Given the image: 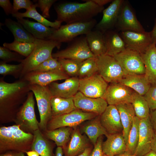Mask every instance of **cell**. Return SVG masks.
<instances>
[{"instance_id":"49","label":"cell","mask_w":156,"mask_h":156,"mask_svg":"<svg viewBox=\"0 0 156 156\" xmlns=\"http://www.w3.org/2000/svg\"><path fill=\"white\" fill-rule=\"evenodd\" d=\"M0 156H25L24 153L21 151H10L0 154Z\"/></svg>"},{"instance_id":"7","label":"cell","mask_w":156,"mask_h":156,"mask_svg":"<svg viewBox=\"0 0 156 156\" xmlns=\"http://www.w3.org/2000/svg\"><path fill=\"white\" fill-rule=\"evenodd\" d=\"M70 42L65 49L52 53V57L81 61L95 57L89 49L85 36L77 37Z\"/></svg>"},{"instance_id":"2","label":"cell","mask_w":156,"mask_h":156,"mask_svg":"<svg viewBox=\"0 0 156 156\" xmlns=\"http://www.w3.org/2000/svg\"><path fill=\"white\" fill-rule=\"evenodd\" d=\"M80 3L67 2L61 3L55 6L57 14L56 20L66 24L88 21L103 12L104 6H101L91 0H83Z\"/></svg>"},{"instance_id":"41","label":"cell","mask_w":156,"mask_h":156,"mask_svg":"<svg viewBox=\"0 0 156 156\" xmlns=\"http://www.w3.org/2000/svg\"><path fill=\"white\" fill-rule=\"evenodd\" d=\"M23 68V65L21 63L18 64H11L1 61L0 74L4 76L10 75L15 78H20Z\"/></svg>"},{"instance_id":"59","label":"cell","mask_w":156,"mask_h":156,"mask_svg":"<svg viewBox=\"0 0 156 156\" xmlns=\"http://www.w3.org/2000/svg\"><path fill=\"white\" fill-rule=\"evenodd\" d=\"M103 156H107V155H105L104 154H103Z\"/></svg>"},{"instance_id":"56","label":"cell","mask_w":156,"mask_h":156,"mask_svg":"<svg viewBox=\"0 0 156 156\" xmlns=\"http://www.w3.org/2000/svg\"><path fill=\"white\" fill-rule=\"evenodd\" d=\"M55 156H63V151L62 147H57L56 151Z\"/></svg>"},{"instance_id":"34","label":"cell","mask_w":156,"mask_h":156,"mask_svg":"<svg viewBox=\"0 0 156 156\" xmlns=\"http://www.w3.org/2000/svg\"><path fill=\"white\" fill-rule=\"evenodd\" d=\"M33 134L34 139L31 150L36 151L40 156H53L51 144L40 130L34 131Z\"/></svg>"},{"instance_id":"54","label":"cell","mask_w":156,"mask_h":156,"mask_svg":"<svg viewBox=\"0 0 156 156\" xmlns=\"http://www.w3.org/2000/svg\"><path fill=\"white\" fill-rule=\"evenodd\" d=\"M91 152V148L88 147L86 148L83 152L77 156H90Z\"/></svg>"},{"instance_id":"14","label":"cell","mask_w":156,"mask_h":156,"mask_svg":"<svg viewBox=\"0 0 156 156\" xmlns=\"http://www.w3.org/2000/svg\"><path fill=\"white\" fill-rule=\"evenodd\" d=\"M119 34L127 48L140 54L145 52L152 44L150 32L127 30L121 31Z\"/></svg>"},{"instance_id":"29","label":"cell","mask_w":156,"mask_h":156,"mask_svg":"<svg viewBox=\"0 0 156 156\" xmlns=\"http://www.w3.org/2000/svg\"><path fill=\"white\" fill-rule=\"evenodd\" d=\"M87 138L77 129L73 131L71 139L65 150V156H76L81 153L88 147Z\"/></svg>"},{"instance_id":"19","label":"cell","mask_w":156,"mask_h":156,"mask_svg":"<svg viewBox=\"0 0 156 156\" xmlns=\"http://www.w3.org/2000/svg\"><path fill=\"white\" fill-rule=\"evenodd\" d=\"M123 0H113L109 5L104 9L102 18L95 25V29L104 33L115 28Z\"/></svg>"},{"instance_id":"12","label":"cell","mask_w":156,"mask_h":156,"mask_svg":"<svg viewBox=\"0 0 156 156\" xmlns=\"http://www.w3.org/2000/svg\"><path fill=\"white\" fill-rule=\"evenodd\" d=\"M108 86L97 73L90 77L79 79V91L88 97L104 98Z\"/></svg>"},{"instance_id":"15","label":"cell","mask_w":156,"mask_h":156,"mask_svg":"<svg viewBox=\"0 0 156 156\" xmlns=\"http://www.w3.org/2000/svg\"><path fill=\"white\" fill-rule=\"evenodd\" d=\"M73 99L77 109L85 112L94 113L100 116L108 106L107 101L104 98L88 97L79 91Z\"/></svg>"},{"instance_id":"39","label":"cell","mask_w":156,"mask_h":156,"mask_svg":"<svg viewBox=\"0 0 156 156\" xmlns=\"http://www.w3.org/2000/svg\"><path fill=\"white\" fill-rule=\"evenodd\" d=\"M98 71L97 57H94L83 61L79 71L78 77L79 79L90 77Z\"/></svg>"},{"instance_id":"24","label":"cell","mask_w":156,"mask_h":156,"mask_svg":"<svg viewBox=\"0 0 156 156\" xmlns=\"http://www.w3.org/2000/svg\"><path fill=\"white\" fill-rule=\"evenodd\" d=\"M18 22L36 38L47 39L56 29L46 26L38 22L23 18H16Z\"/></svg>"},{"instance_id":"26","label":"cell","mask_w":156,"mask_h":156,"mask_svg":"<svg viewBox=\"0 0 156 156\" xmlns=\"http://www.w3.org/2000/svg\"><path fill=\"white\" fill-rule=\"evenodd\" d=\"M104 34L107 49L106 54L114 57L127 48L125 42L118 31L112 29Z\"/></svg>"},{"instance_id":"51","label":"cell","mask_w":156,"mask_h":156,"mask_svg":"<svg viewBox=\"0 0 156 156\" xmlns=\"http://www.w3.org/2000/svg\"><path fill=\"white\" fill-rule=\"evenodd\" d=\"M150 32L152 44L155 45L156 44V17L155 19V23L153 29Z\"/></svg>"},{"instance_id":"10","label":"cell","mask_w":156,"mask_h":156,"mask_svg":"<svg viewBox=\"0 0 156 156\" xmlns=\"http://www.w3.org/2000/svg\"><path fill=\"white\" fill-rule=\"evenodd\" d=\"M34 95L32 91L28 93L26 100L16 115L18 125H20L21 129L30 133L39 129V122L35 112Z\"/></svg>"},{"instance_id":"31","label":"cell","mask_w":156,"mask_h":156,"mask_svg":"<svg viewBox=\"0 0 156 156\" xmlns=\"http://www.w3.org/2000/svg\"><path fill=\"white\" fill-rule=\"evenodd\" d=\"M51 102L53 116L68 113L77 109L73 97L54 96L52 97Z\"/></svg>"},{"instance_id":"55","label":"cell","mask_w":156,"mask_h":156,"mask_svg":"<svg viewBox=\"0 0 156 156\" xmlns=\"http://www.w3.org/2000/svg\"><path fill=\"white\" fill-rule=\"evenodd\" d=\"M28 156H40L39 155L36 151L31 150L25 152Z\"/></svg>"},{"instance_id":"40","label":"cell","mask_w":156,"mask_h":156,"mask_svg":"<svg viewBox=\"0 0 156 156\" xmlns=\"http://www.w3.org/2000/svg\"><path fill=\"white\" fill-rule=\"evenodd\" d=\"M64 71L70 77H78L79 71L83 61L64 58H57Z\"/></svg>"},{"instance_id":"8","label":"cell","mask_w":156,"mask_h":156,"mask_svg":"<svg viewBox=\"0 0 156 156\" xmlns=\"http://www.w3.org/2000/svg\"><path fill=\"white\" fill-rule=\"evenodd\" d=\"M98 116L94 113L85 112L77 109L68 113L53 116L47 124V130H53L63 127H75Z\"/></svg>"},{"instance_id":"5","label":"cell","mask_w":156,"mask_h":156,"mask_svg":"<svg viewBox=\"0 0 156 156\" xmlns=\"http://www.w3.org/2000/svg\"><path fill=\"white\" fill-rule=\"evenodd\" d=\"M97 23L94 18L86 22L66 24L56 29L47 40H53L61 43L69 42L79 36L86 35L92 30Z\"/></svg>"},{"instance_id":"16","label":"cell","mask_w":156,"mask_h":156,"mask_svg":"<svg viewBox=\"0 0 156 156\" xmlns=\"http://www.w3.org/2000/svg\"><path fill=\"white\" fill-rule=\"evenodd\" d=\"M70 77L64 70H56L45 71H33L27 74L22 78L30 84L46 86L55 81L66 79Z\"/></svg>"},{"instance_id":"18","label":"cell","mask_w":156,"mask_h":156,"mask_svg":"<svg viewBox=\"0 0 156 156\" xmlns=\"http://www.w3.org/2000/svg\"><path fill=\"white\" fill-rule=\"evenodd\" d=\"M155 135L150 116L140 120L138 142L135 154L136 156H142L151 150V143Z\"/></svg>"},{"instance_id":"38","label":"cell","mask_w":156,"mask_h":156,"mask_svg":"<svg viewBox=\"0 0 156 156\" xmlns=\"http://www.w3.org/2000/svg\"><path fill=\"white\" fill-rule=\"evenodd\" d=\"M3 45L10 50L14 51L26 57L33 51L35 44L34 43L21 42L14 40L10 43H4Z\"/></svg>"},{"instance_id":"37","label":"cell","mask_w":156,"mask_h":156,"mask_svg":"<svg viewBox=\"0 0 156 156\" xmlns=\"http://www.w3.org/2000/svg\"><path fill=\"white\" fill-rule=\"evenodd\" d=\"M140 121V120L135 116L128 135L126 152L131 154H135L138 145Z\"/></svg>"},{"instance_id":"27","label":"cell","mask_w":156,"mask_h":156,"mask_svg":"<svg viewBox=\"0 0 156 156\" xmlns=\"http://www.w3.org/2000/svg\"><path fill=\"white\" fill-rule=\"evenodd\" d=\"M116 106L119 112L123 128L122 133L126 143L134 118L135 116V111L131 103H121Z\"/></svg>"},{"instance_id":"43","label":"cell","mask_w":156,"mask_h":156,"mask_svg":"<svg viewBox=\"0 0 156 156\" xmlns=\"http://www.w3.org/2000/svg\"><path fill=\"white\" fill-rule=\"evenodd\" d=\"M24 56L16 52H13L4 47H0V58L1 61L7 63L12 61L21 62Z\"/></svg>"},{"instance_id":"13","label":"cell","mask_w":156,"mask_h":156,"mask_svg":"<svg viewBox=\"0 0 156 156\" xmlns=\"http://www.w3.org/2000/svg\"><path fill=\"white\" fill-rule=\"evenodd\" d=\"M115 28L120 31L127 30L138 32L145 31L138 20L129 2L124 0L121 5Z\"/></svg>"},{"instance_id":"42","label":"cell","mask_w":156,"mask_h":156,"mask_svg":"<svg viewBox=\"0 0 156 156\" xmlns=\"http://www.w3.org/2000/svg\"><path fill=\"white\" fill-rule=\"evenodd\" d=\"M56 70H64L58 59L51 57L39 65L33 71H45Z\"/></svg>"},{"instance_id":"4","label":"cell","mask_w":156,"mask_h":156,"mask_svg":"<svg viewBox=\"0 0 156 156\" xmlns=\"http://www.w3.org/2000/svg\"><path fill=\"white\" fill-rule=\"evenodd\" d=\"M35 47L31 54L20 63L23 68L19 79L33 71L44 62L52 57V51L56 47L59 49L61 43L52 40L36 38Z\"/></svg>"},{"instance_id":"25","label":"cell","mask_w":156,"mask_h":156,"mask_svg":"<svg viewBox=\"0 0 156 156\" xmlns=\"http://www.w3.org/2000/svg\"><path fill=\"white\" fill-rule=\"evenodd\" d=\"M88 47L95 57L106 54L107 49L104 34L101 31L92 30L85 35Z\"/></svg>"},{"instance_id":"45","label":"cell","mask_w":156,"mask_h":156,"mask_svg":"<svg viewBox=\"0 0 156 156\" xmlns=\"http://www.w3.org/2000/svg\"><path fill=\"white\" fill-rule=\"evenodd\" d=\"M35 3L37 7L40 8L42 12V15L45 18H49L50 9L53 4L56 2V0H38Z\"/></svg>"},{"instance_id":"48","label":"cell","mask_w":156,"mask_h":156,"mask_svg":"<svg viewBox=\"0 0 156 156\" xmlns=\"http://www.w3.org/2000/svg\"><path fill=\"white\" fill-rule=\"evenodd\" d=\"M0 6L3 9L7 15L12 14V12L13 5L9 0H0Z\"/></svg>"},{"instance_id":"46","label":"cell","mask_w":156,"mask_h":156,"mask_svg":"<svg viewBox=\"0 0 156 156\" xmlns=\"http://www.w3.org/2000/svg\"><path fill=\"white\" fill-rule=\"evenodd\" d=\"M34 5L33 3L29 0H14L12 14L18 12V10L21 9L28 10Z\"/></svg>"},{"instance_id":"21","label":"cell","mask_w":156,"mask_h":156,"mask_svg":"<svg viewBox=\"0 0 156 156\" xmlns=\"http://www.w3.org/2000/svg\"><path fill=\"white\" fill-rule=\"evenodd\" d=\"M79 80L78 77H70L61 83L55 81L48 86L53 97H73L79 91Z\"/></svg>"},{"instance_id":"1","label":"cell","mask_w":156,"mask_h":156,"mask_svg":"<svg viewBox=\"0 0 156 156\" xmlns=\"http://www.w3.org/2000/svg\"><path fill=\"white\" fill-rule=\"evenodd\" d=\"M30 83L23 78L14 82L5 81L0 79V110L1 115H16L19 105L26 100L30 91Z\"/></svg>"},{"instance_id":"6","label":"cell","mask_w":156,"mask_h":156,"mask_svg":"<svg viewBox=\"0 0 156 156\" xmlns=\"http://www.w3.org/2000/svg\"><path fill=\"white\" fill-rule=\"evenodd\" d=\"M29 89L33 92L37 102L40 118L39 127L45 131L47 124L53 116L51 102L53 96L48 86H42L30 84Z\"/></svg>"},{"instance_id":"33","label":"cell","mask_w":156,"mask_h":156,"mask_svg":"<svg viewBox=\"0 0 156 156\" xmlns=\"http://www.w3.org/2000/svg\"><path fill=\"white\" fill-rule=\"evenodd\" d=\"M36 7V4H34L30 9L27 10L26 12L22 13L18 12L12 14V16L16 18L23 17L32 18L46 26L50 27L56 29L59 28L62 22L56 20L54 22L48 21L37 12Z\"/></svg>"},{"instance_id":"22","label":"cell","mask_w":156,"mask_h":156,"mask_svg":"<svg viewBox=\"0 0 156 156\" xmlns=\"http://www.w3.org/2000/svg\"><path fill=\"white\" fill-rule=\"evenodd\" d=\"M106 140L102 144L104 154L108 156H115L125 152L126 143L122 133L108 134Z\"/></svg>"},{"instance_id":"20","label":"cell","mask_w":156,"mask_h":156,"mask_svg":"<svg viewBox=\"0 0 156 156\" xmlns=\"http://www.w3.org/2000/svg\"><path fill=\"white\" fill-rule=\"evenodd\" d=\"M99 119L101 125L108 134L122 133L123 127L116 106L108 105L100 115Z\"/></svg>"},{"instance_id":"35","label":"cell","mask_w":156,"mask_h":156,"mask_svg":"<svg viewBox=\"0 0 156 156\" xmlns=\"http://www.w3.org/2000/svg\"><path fill=\"white\" fill-rule=\"evenodd\" d=\"M71 128L69 127H63L51 130H47L46 135L53 141L57 147L65 148L66 144L70 140Z\"/></svg>"},{"instance_id":"60","label":"cell","mask_w":156,"mask_h":156,"mask_svg":"<svg viewBox=\"0 0 156 156\" xmlns=\"http://www.w3.org/2000/svg\"><path fill=\"white\" fill-rule=\"evenodd\" d=\"M155 47H156V44H155Z\"/></svg>"},{"instance_id":"23","label":"cell","mask_w":156,"mask_h":156,"mask_svg":"<svg viewBox=\"0 0 156 156\" xmlns=\"http://www.w3.org/2000/svg\"><path fill=\"white\" fill-rule=\"evenodd\" d=\"M145 66L144 75L151 85H156V47L152 44L144 53L140 54Z\"/></svg>"},{"instance_id":"32","label":"cell","mask_w":156,"mask_h":156,"mask_svg":"<svg viewBox=\"0 0 156 156\" xmlns=\"http://www.w3.org/2000/svg\"><path fill=\"white\" fill-rule=\"evenodd\" d=\"M97 116L90 120L83 128V132L94 145L100 137L108 134L100 123V116Z\"/></svg>"},{"instance_id":"36","label":"cell","mask_w":156,"mask_h":156,"mask_svg":"<svg viewBox=\"0 0 156 156\" xmlns=\"http://www.w3.org/2000/svg\"><path fill=\"white\" fill-rule=\"evenodd\" d=\"M135 116L140 120L150 116V109L143 96L134 91L131 100Z\"/></svg>"},{"instance_id":"3","label":"cell","mask_w":156,"mask_h":156,"mask_svg":"<svg viewBox=\"0 0 156 156\" xmlns=\"http://www.w3.org/2000/svg\"><path fill=\"white\" fill-rule=\"evenodd\" d=\"M34 135L22 129L20 125L0 128V153L10 151L23 152L31 150Z\"/></svg>"},{"instance_id":"30","label":"cell","mask_w":156,"mask_h":156,"mask_svg":"<svg viewBox=\"0 0 156 156\" xmlns=\"http://www.w3.org/2000/svg\"><path fill=\"white\" fill-rule=\"evenodd\" d=\"M5 24L13 34L14 40L21 42L34 43L36 38L19 23L6 18Z\"/></svg>"},{"instance_id":"58","label":"cell","mask_w":156,"mask_h":156,"mask_svg":"<svg viewBox=\"0 0 156 156\" xmlns=\"http://www.w3.org/2000/svg\"><path fill=\"white\" fill-rule=\"evenodd\" d=\"M115 156H136L135 154H131L125 152L123 153Z\"/></svg>"},{"instance_id":"9","label":"cell","mask_w":156,"mask_h":156,"mask_svg":"<svg viewBox=\"0 0 156 156\" xmlns=\"http://www.w3.org/2000/svg\"><path fill=\"white\" fill-rule=\"evenodd\" d=\"M96 57L98 73L107 83L118 82L125 77L122 68L114 57L105 54Z\"/></svg>"},{"instance_id":"28","label":"cell","mask_w":156,"mask_h":156,"mask_svg":"<svg viewBox=\"0 0 156 156\" xmlns=\"http://www.w3.org/2000/svg\"><path fill=\"white\" fill-rule=\"evenodd\" d=\"M127 86L142 96H144L151 85L144 75H131L125 76L118 82Z\"/></svg>"},{"instance_id":"47","label":"cell","mask_w":156,"mask_h":156,"mask_svg":"<svg viewBox=\"0 0 156 156\" xmlns=\"http://www.w3.org/2000/svg\"><path fill=\"white\" fill-rule=\"evenodd\" d=\"M103 142V138L101 136L98 138L96 144L94 145V148L91 152L90 156H103L104 154L102 147Z\"/></svg>"},{"instance_id":"50","label":"cell","mask_w":156,"mask_h":156,"mask_svg":"<svg viewBox=\"0 0 156 156\" xmlns=\"http://www.w3.org/2000/svg\"><path fill=\"white\" fill-rule=\"evenodd\" d=\"M150 118L155 135H156V109L151 112Z\"/></svg>"},{"instance_id":"57","label":"cell","mask_w":156,"mask_h":156,"mask_svg":"<svg viewBox=\"0 0 156 156\" xmlns=\"http://www.w3.org/2000/svg\"><path fill=\"white\" fill-rule=\"evenodd\" d=\"M142 156H156V153L153 151L151 150L149 152Z\"/></svg>"},{"instance_id":"11","label":"cell","mask_w":156,"mask_h":156,"mask_svg":"<svg viewBox=\"0 0 156 156\" xmlns=\"http://www.w3.org/2000/svg\"><path fill=\"white\" fill-rule=\"evenodd\" d=\"M114 57L120 64L125 76L144 75L145 66L140 54L137 51L127 48Z\"/></svg>"},{"instance_id":"44","label":"cell","mask_w":156,"mask_h":156,"mask_svg":"<svg viewBox=\"0 0 156 156\" xmlns=\"http://www.w3.org/2000/svg\"><path fill=\"white\" fill-rule=\"evenodd\" d=\"M143 96L150 109H156V85H151Z\"/></svg>"},{"instance_id":"53","label":"cell","mask_w":156,"mask_h":156,"mask_svg":"<svg viewBox=\"0 0 156 156\" xmlns=\"http://www.w3.org/2000/svg\"><path fill=\"white\" fill-rule=\"evenodd\" d=\"M151 150L156 153V135H155L152 140L151 144Z\"/></svg>"},{"instance_id":"52","label":"cell","mask_w":156,"mask_h":156,"mask_svg":"<svg viewBox=\"0 0 156 156\" xmlns=\"http://www.w3.org/2000/svg\"><path fill=\"white\" fill-rule=\"evenodd\" d=\"M92 1L94 2L96 4L101 6H104L110 2H111L112 0H91Z\"/></svg>"},{"instance_id":"17","label":"cell","mask_w":156,"mask_h":156,"mask_svg":"<svg viewBox=\"0 0 156 156\" xmlns=\"http://www.w3.org/2000/svg\"><path fill=\"white\" fill-rule=\"evenodd\" d=\"M134 92L119 82L112 83L108 86L104 99L109 105L116 106L123 103H131Z\"/></svg>"}]
</instances>
